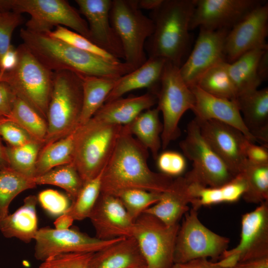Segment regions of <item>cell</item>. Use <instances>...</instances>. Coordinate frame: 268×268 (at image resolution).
I'll list each match as a JSON object with an SVG mask.
<instances>
[{
    "instance_id": "1",
    "label": "cell",
    "mask_w": 268,
    "mask_h": 268,
    "mask_svg": "<svg viewBox=\"0 0 268 268\" xmlns=\"http://www.w3.org/2000/svg\"><path fill=\"white\" fill-rule=\"evenodd\" d=\"M148 150L123 126L101 176V193L118 197L124 191L141 189L161 193L172 177L152 171L147 163Z\"/></svg>"
},
{
    "instance_id": "20",
    "label": "cell",
    "mask_w": 268,
    "mask_h": 268,
    "mask_svg": "<svg viewBox=\"0 0 268 268\" xmlns=\"http://www.w3.org/2000/svg\"><path fill=\"white\" fill-rule=\"evenodd\" d=\"M112 0H75L86 19L89 40L114 57L124 59L121 41L112 28L109 13Z\"/></svg>"
},
{
    "instance_id": "49",
    "label": "cell",
    "mask_w": 268,
    "mask_h": 268,
    "mask_svg": "<svg viewBox=\"0 0 268 268\" xmlns=\"http://www.w3.org/2000/svg\"><path fill=\"white\" fill-rule=\"evenodd\" d=\"M18 61L17 48L12 45L0 58V72L3 73L13 69Z\"/></svg>"
},
{
    "instance_id": "30",
    "label": "cell",
    "mask_w": 268,
    "mask_h": 268,
    "mask_svg": "<svg viewBox=\"0 0 268 268\" xmlns=\"http://www.w3.org/2000/svg\"><path fill=\"white\" fill-rule=\"evenodd\" d=\"M157 108L147 109L125 125L130 133L146 148L156 160L161 147V135L163 125Z\"/></svg>"
},
{
    "instance_id": "4",
    "label": "cell",
    "mask_w": 268,
    "mask_h": 268,
    "mask_svg": "<svg viewBox=\"0 0 268 268\" xmlns=\"http://www.w3.org/2000/svg\"><path fill=\"white\" fill-rule=\"evenodd\" d=\"M82 104L80 74L67 70L54 71L47 114L48 130L43 146L65 137L80 126Z\"/></svg>"
},
{
    "instance_id": "3",
    "label": "cell",
    "mask_w": 268,
    "mask_h": 268,
    "mask_svg": "<svg viewBox=\"0 0 268 268\" xmlns=\"http://www.w3.org/2000/svg\"><path fill=\"white\" fill-rule=\"evenodd\" d=\"M194 7L195 0H162L152 10L154 32L145 45L148 57L162 58L181 66L189 44Z\"/></svg>"
},
{
    "instance_id": "32",
    "label": "cell",
    "mask_w": 268,
    "mask_h": 268,
    "mask_svg": "<svg viewBox=\"0 0 268 268\" xmlns=\"http://www.w3.org/2000/svg\"><path fill=\"white\" fill-rule=\"evenodd\" d=\"M79 127L65 137L42 147L36 162L35 177L56 167L73 163Z\"/></svg>"
},
{
    "instance_id": "28",
    "label": "cell",
    "mask_w": 268,
    "mask_h": 268,
    "mask_svg": "<svg viewBox=\"0 0 268 268\" xmlns=\"http://www.w3.org/2000/svg\"><path fill=\"white\" fill-rule=\"evenodd\" d=\"M246 189V180L241 172L229 182L218 187H204L191 183L190 190L195 199L191 207L199 210L203 206L236 202L243 197Z\"/></svg>"
},
{
    "instance_id": "46",
    "label": "cell",
    "mask_w": 268,
    "mask_h": 268,
    "mask_svg": "<svg viewBox=\"0 0 268 268\" xmlns=\"http://www.w3.org/2000/svg\"><path fill=\"white\" fill-rule=\"evenodd\" d=\"M0 137L8 145L17 146L36 140L12 120L0 116Z\"/></svg>"
},
{
    "instance_id": "47",
    "label": "cell",
    "mask_w": 268,
    "mask_h": 268,
    "mask_svg": "<svg viewBox=\"0 0 268 268\" xmlns=\"http://www.w3.org/2000/svg\"><path fill=\"white\" fill-rule=\"evenodd\" d=\"M16 95L9 86L0 82V116L11 120L12 105Z\"/></svg>"
},
{
    "instance_id": "10",
    "label": "cell",
    "mask_w": 268,
    "mask_h": 268,
    "mask_svg": "<svg viewBox=\"0 0 268 268\" xmlns=\"http://www.w3.org/2000/svg\"><path fill=\"white\" fill-rule=\"evenodd\" d=\"M179 146L184 156L193 163V169L185 175L192 183L216 187L236 176L204 139L195 118L188 124L186 135Z\"/></svg>"
},
{
    "instance_id": "52",
    "label": "cell",
    "mask_w": 268,
    "mask_h": 268,
    "mask_svg": "<svg viewBox=\"0 0 268 268\" xmlns=\"http://www.w3.org/2000/svg\"><path fill=\"white\" fill-rule=\"evenodd\" d=\"M258 74L262 80H266L268 75V50L262 55L258 64Z\"/></svg>"
},
{
    "instance_id": "27",
    "label": "cell",
    "mask_w": 268,
    "mask_h": 268,
    "mask_svg": "<svg viewBox=\"0 0 268 268\" xmlns=\"http://www.w3.org/2000/svg\"><path fill=\"white\" fill-rule=\"evenodd\" d=\"M37 197L29 195L13 213L0 220V231L6 238H16L25 243L34 240L38 230L36 213Z\"/></svg>"
},
{
    "instance_id": "54",
    "label": "cell",
    "mask_w": 268,
    "mask_h": 268,
    "mask_svg": "<svg viewBox=\"0 0 268 268\" xmlns=\"http://www.w3.org/2000/svg\"><path fill=\"white\" fill-rule=\"evenodd\" d=\"M162 0H138V7L145 9L153 10L161 3Z\"/></svg>"
},
{
    "instance_id": "40",
    "label": "cell",
    "mask_w": 268,
    "mask_h": 268,
    "mask_svg": "<svg viewBox=\"0 0 268 268\" xmlns=\"http://www.w3.org/2000/svg\"><path fill=\"white\" fill-rule=\"evenodd\" d=\"M160 195L161 193L134 189L124 191L117 197L134 221L146 209L159 200Z\"/></svg>"
},
{
    "instance_id": "35",
    "label": "cell",
    "mask_w": 268,
    "mask_h": 268,
    "mask_svg": "<svg viewBox=\"0 0 268 268\" xmlns=\"http://www.w3.org/2000/svg\"><path fill=\"white\" fill-rule=\"evenodd\" d=\"M34 178L23 175L10 167L0 169V220L8 214L12 201L21 192L35 188Z\"/></svg>"
},
{
    "instance_id": "33",
    "label": "cell",
    "mask_w": 268,
    "mask_h": 268,
    "mask_svg": "<svg viewBox=\"0 0 268 268\" xmlns=\"http://www.w3.org/2000/svg\"><path fill=\"white\" fill-rule=\"evenodd\" d=\"M227 63L223 61L210 67L201 76L196 85L212 96L235 100L237 94L228 71Z\"/></svg>"
},
{
    "instance_id": "11",
    "label": "cell",
    "mask_w": 268,
    "mask_h": 268,
    "mask_svg": "<svg viewBox=\"0 0 268 268\" xmlns=\"http://www.w3.org/2000/svg\"><path fill=\"white\" fill-rule=\"evenodd\" d=\"M198 211L191 207L184 215L176 238L174 263L208 258L217 262L227 250L229 239L203 225L199 218Z\"/></svg>"
},
{
    "instance_id": "56",
    "label": "cell",
    "mask_w": 268,
    "mask_h": 268,
    "mask_svg": "<svg viewBox=\"0 0 268 268\" xmlns=\"http://www.w3.org/2000/svg\"><path fill=\"white\" fill-rule=\"evenodd\" d=\"M147 268V267H146V266L145 265V266H143L136 267V268Z\"/></svg>"
},
{
    "instance_id": "5",
    "label": "cell",
    "mask_w": 268,
    "mask_h": 268,
    "mask_svg": "<svg viewBox=\"0 0 268 268\" xmlns=\"http://www.w3.org/2000/svg\"><path fill=\"white\" fill-rule=\"evenodd\" d=\"M17 50L18 63L12 70L1 73V82L7 83L16 96L47 121L54 72L42 64L23 44Z\"/></svg>"
},
{
    "instance_id": "50",
    "label": "cell",
    "mask_w": 268,
    "mask_h": 268,
    "mask_svg": "<svg viewBox=\"0 0 268 268\" xmlns=\"http://www.w3.org/2000/svg\"><path fill=\"white\" fill-rule=\"evenodd\" d=\"M170 268H222L217 262L199 258L184 263H175Z\"/></svg>"
},
{
    "instance_id": "14",
    "label": "cell",
    "mask_w": 268,
    "mask_h": 268,
    "mask_svg": "<svg viewBox=\"0 0 268 268\" xmlns=\"http://www.w3.org/2000/svg\"><path fill=\"white\" fill-rule=\"evenodd\" d=\"M122 238L104 240L74 229L43 227L38 229L34 238V257L43 262L61 254L95 253Z\"/></svg>"
},
{
    "instance_id": "51",
    "label": "cell",
    "mask_w": 268,
    "mask_h": 268,
    "mask_svg": "<svg viewBox=\"0 0 268 268\" xmlns=\"http://www.w3.org/2000/svg\"><path fill=\"white\" fill-rule=\"evenodd\" d=\"M229 268H268V256L238 263Z\"/></svg>"
},
{
    "instance_id": "34",
    "label": "cell",
    "mask_w": 268,
    "mask_h": 268,
    "mask_svg": "<svg viewBox=\"0 0 268 268\" xmlns=\"http://www.w3.org/2000/svg\"><path fill=\"white\" fill-rule=\"evenodd\" d=\"M36 185H52L65 190L71 203L81 189L84 182L73 163L56 167L34 178Z\"/></svg>"
},
{
    "instance_id": "53",
    "label": "cell",
    "mask_w": 268,
    "mask_h": 268,
    "mask_svg": "<svg viewBox=\"0 0 268 268\" xmlns=\"http://www.w3.org/2000/svg\"><path fill=\"white\" fill-rule=\"evenodd\" d=\"M73 219L67 214H64L58 217L54 222L55 228L67 229L72 225Z\"/></svg>"
},
{
    "instance_id": "13",
    "label": "cell",
    "mask_w": 268,
    "mask_h": 268,
    "mask_svg": "<svg viewBox=\"0 0 268 268\" xmlns=\"http://www.w3.org/2000/svg\"><path fill=\"white\" fill-rule=\"evenodd\" d=\"M268 256V201L242 216L240 240L217 261L222 268Z\"/></svg>"
},
{
    "instance_id": "18",
    "label": "cell",
    "mask_w": 268,
    "mask_h": 268,
    "mask_svg": "<svg viewBox=\"0 0 268 268\" xmlns=\"http://www.w3.org/2000/svg\"><path fill=\"white\" fill-rule=\"evenodd\" d=\"M195 119L214 152L235 175L241 173L247 162L245 149L249 140L239 130L222 122Z\"/></svg>"
},
{
    "instance_id": "8",
    "label": "cell",
    "mask_w": 268,
    "mask_h": 268,
    "mask_svg": "<svg viewBox=\"0 0 268 268\" xmlns=\"http://www.w3.org/2000/svg\"><path fill=\"white\" fill-rule=\"evenodd\" d=\"M28 13L25 28L36 33H49L62 26L89 39L86 21L65 0H0V11Z\"/></svg>"
},
{
    "instance_id": "39",
    "label": "cell",
    "mask_w": 268,
    "mask_h": 268,
    "mask_svg": "<svg viewBox=\"0 0 268 268\" xmlns=\"http://www.w3.org/2000/svg\"><path fill=\"white\" fill-rule=\"evenodd\" d=\"M102 173L84 183L75 200L65 213L73 220L89 217L101 194Z\"/></svg>"
},
{
    "instance_id": "41",
    "label": "cell",
    "mask_w": 268,
    "mask_h": 268,
    "mask_svg": "<svg viewBox=\"0 0 268 268\" xmlns=\"http://www.w3.org/2000/svg\"><path fill=\"white\" fill-rule=\"evenodd\" d=\"M48 33L53 37L110 62L119 63L121 61L98 47L88 39L67 27L58 26Z\"/></svg>"
},
{
    "instance_id": "16",
    "label": "cell",
    "mask_w": 268,
    "mask_h": 268,
    "mask_svg": "<svg viewBox=\"0 0 268 268\" xmlns=\"http://www.w3.org/2000/svg\"><path fill=\"white\" fill-rule=\"evenodd\" d=\"M263 2L259 0H195L190 30L197 27L230 30Z\"/></svg>"
},
{
    "instance_id": "6",
    "label": "cell",
    "mask_w": 268,
    "mask_h": 268,
    "mask_svg": "<svg viewBox=\"0 0 268 268\" xmlns=\"http://www.w3.org/2000/svg\"><path fill=\"white\" fill-rule=\"evenodd\" d=\"M109 17L122 46L124 62L137 68L147 59L145 45L154 32L153 21L143 14L137 0H112Z\"/></svg>"
},
{
    "instance_id": "26",
    "label": "cell",
    "mask_w": 268,
    "mask_h": 268,
    "mask_svg": "<svg viewBox=\"0 0 268 268\" xmlns=\"http://www.w3.org/2000/svg\"><path fill=\"white\" fill-rule=\"evenodd\" d=\"M145 265L136 241L130 237L94 253L89 268H134Z\"/></svg>"
},
{
    "instance_id": "2",
    "label": "cell",
    "mask_w": 268,
    "mask_h": 268,
    "mask_svg": "<svg viewBox=\"0 0 268 268\" xmlns=\"http://www.w3.org/2000/svg\"><path fill=\"white\" fill-rule=\"evenodd\" d=\"M24 45L45 67L54 72L67 70L78 74L118 78L133 70L124 62L113 63L51 36L23 28Z\"/></svg>"
},
{
    "instance_id": "48",
    "label": "cell",
    "mask_w": 268,
    "mask_h": 268,
    "mask_svg": "<svg viewBox=\"0 0 268 268\" xmlns=\"http://www.w3.org/2000/svg\"><path fill=\"white\" fill-rule=\"evenodd\" d=\"M245 153L247 160L255 164H268V145H258L250 140L246 142Z\"/></svg>"
},
{
    "instance_id": "42",
    "label": "cell",
    "mask_w": 268,
    "mask_h": 268,
    "mask_svg": "<svg viewBox=\"0 0 268 268\" xmlns=\"http://www.w3.org/2000/svg\"><path fill=\"white\" fill-rule=\"evenodd\" d=\"M37 197L42 208L53 216L58 217L65 214L71 204L67 195L53 189L42 191Z\"/></svg>"
},
{
    "instance_id": "7",
    "label": "cell",
    "mask_w": 268,
    "mask_h": 268,
    "mask_svg": "<svg viewBox=\"0 0 268 268\" xmlns=\"http://www.w3.org/2000/svg\"><path fill=\"white\" fill-rule=\"evenodd\" d=\"M123 126L105 124L91 118L79 126L73 163L83 182L103 170L114 149Z\"/></svg>"
},
{
    "instance_id": "29",
    "label": "cell",
    "mask_w": 268,
    "mask_h": 268,
    "mask_svg": "<svg viewBox=\"0 0 268 268\" xmlns=\"http://www.w3.org/2000/svg\"><path fill=\"white\" fill-rule=\"evenodd\" d=\"M268 49H256L246 52L231 63L227 69L237 96L256 90L263 82L258 71L260 58Z\"/></svg>"
},
{
    "instance_id": "38",
    "label": "cell",
    "mask_w": 268,
    "mask_h": 268,
    "mask_svg": "<svg viewBox=\"0 0 268 268\" xmlns=\"http://www.w3.org/2000/svg\"><path fill=\"white\" fill-rule=\"evenodd\" d=\"M241 173L246 182L244 200L256 204L268 201V164H255L247 160Z\"/></svg>"
},
{
    "instance_id": "57",
    "label": "cell",
    "mask_w": 268,
    "mask_h": 268,
    "mask_svg": "<svg viewBox=\"0 0 268 268\" xmlns=\"http://www.w3.org/2000/svg\"><path fill=\"white\" fill-rule=\"evenodd\" d=\"M1 81V73L0 72V82Z\"/></svg>"
},
{
    "instance_id": "15",
    "label": "cell",
    "mask_w": 268,
    "mask_h": 268,
    "mask_svg": "<svg viewBox=\"0 0 268 268\" xmlns=\"http://www.w3.org/2000/svg\"><path fill=\"white\" fill-rule=\"evenodd\" d=\"M268 3L264 2L252 10L228 32L225 41L226 61L231 63L246 52L268 49Z\"/></svg>"
},
{
    "instance_id": "22",
    "label": "cell",
    "mask_w": 268,
    "mask_h": 268,
    "mask_svg": "<svg viewBox=\"0 0 268 268\" xmlns=\"http://www.w3.org/2000/svg\"><path fill=\"white\" fill-rule=\"evenodd\" d=\"M191 184L185 175L178 177L161 193L159 200L143 213L155 216L167 226L178 224L195 200L191 192Z\"/></svg>"
},
{
    "instance_id": "25",
    "label": "cell",
    "mask_w": 268,
    "mask_h": 268,
    "mask_svg": "<svg viewBox=\"0 0 268 268\" xmlns=\"http://www.w3.org/2000/svg\"><path fill=\"white\" fill-rule=\"evenodd\" d=\"M166 62V60L162 58L148 57L141 66L117 79L105 103L140 88H147L156 93Z\"/></svg>"
},
{
    "instance_id": "12",
    "label": "cell",
    "mask_w": 268,
    "mask_h": 268,
    "mask_svg": "<svg viewBox=\"0 0 268 268\" xmlns=\"http://www.w3.org/2000/svg\"><path fill=\"white\" fill-rule=\"evenodd\" d=\"M180 225L167 226L155 216L142 213L134 221L133 232L147 268H170Z\"/></svg>"
},
{
    "instance_id": "45",
    "label": "cell",
    "mask_w": 268,
    "mask_h": 268,
    "mask_svg": "<svg viewBox=\"0 0 268 268\" xmlns=\"http://www.w3.org/2000/svg\"><path fill=\"white\" fill-rule=\"evenodd\" d=\"M156 160L160 173L170 177L181 176L186 168L184 156L176 151H164L159 154Z\"/></svg>"
},
{
    "instance_id": "24",
    "label": "cell",
    "mask_w": 268,
    "mask_h": 268,
    "mask_svg": "<svg viewBox=\"0 0 268 268\" xmlns=\"http://www.w3.org/2000/svg\"><path fill=\"white\" fill-rule=\"evenodd\" d=\"M157 101L156 93L152 91L140 96L121 97L105 103L92 118L105 124L125 126L150 109Z\"/></svg>"
},
{
    "instance_id": "36",
    "label": "cell",
    "mask_w": 268,
    "mask_h": 268,
    "mask_svg": "<svg viewBox=\"0 0 268 268\" xmlns=\"http://www.w3.org/2000/svg\"><path fill=\"white\" fill-rule=\"evenodd\" d=\"M11 115V120L21 126L35 140L44 144L48 130L47 121L36 110L16 96Z\"/></svg>"
},
{
    "instance_id": "43",
    "label": "cell",
    "mask_w": 268,
    "mask_h": 268,
    "mask_svg": "<svg viewBox=\"0 0 268 268\" xmlns=\"http://www.w3.org/2000/svg\"><path fill=\"white\" fill-rule=\"evenodd\" d=\"M94 253L61 254L43 261L39 268H89Z\"/></svg>"
},
{
    "instance_id": "37",
    "label": "cell",
    "mask_w": 268,
    "mask_h": 268,
    "mask_svg": "<svg viewBox=\"0 0 268 268\" xmlns=\"http://www.w3.org/2000/svg\"><path fill=\"white\" fill-rule=\"evenodd\" d=\"M43 146L42 142L33 140L17 146H5L9 167L23 175L34 178L37 160Z\"/></svg>"
},
{
    "instance_id": "21",
    "label": "cell",
    "mask_w": 268,
    "mask_h": 268,
    "mask_svg": "<svg viewBox=\"0 0 268 268\" xmlns=\"http://www.w3.org/2000/svg\"><path fill=\"white\" fill-rule=\"evenodd\" d=\"M190 89L195 97V104L192 111L196 119L222 122L239 130L252 142L257 141L245 126L235 100L212 96L197 85Z\"/></svg>"
},
{
    "instance_id": "31",
    "label": "cell",
    "mask_w": 268,
    "mask_h": 268,
    "mask_svg": "<svg viewBox=\"0 0 268 268\" xmlns=\"http://www.w3.org/2000/svg\"><path fill=\"white\" fill-rule=\"evenodd\" d=\"M82 84V104L79 125L89 121L103 105L117 79L80 75Z\"/></svg>"
},
{
    "instance_id": "17",
    "label": "cell",
    "mask_w": 268,
    "mask_h": 268,
    "mask_svg": "<svg viewBox=\"0 0 268 268\" xmlns=\"http://www.w3.org/2000/svg\"><path fill=\"white\" fill-rule=\"evenodd\" d=\"M229 30L200 27L194 48L179 68L182 78L190 88L196 85L201 76L210 67L226 61L224 45Z\"/></svg>"
},
{
    "instance_id": "23",
    "label": "cell",
    "mask_w": 268,
    "mask_h": 268,
    "mask_svg": "<svg viewBox=\"0 0 268 268\" xmlns=\"http://www.w3.org/2000/svg\"><path fill=\"white\" fill-rule=\"evenodd\" d=\"M243 120L251 134L268 145V88L240 94L235 100Z\"/></svg>"
},
{
    "instance_id": "55",
    "label": "cell",
    "mask_w": 268,
    "mask_h": 268,
    "mask_svg": "<svg viewBox=\"0 0 268 268\" xmlns=\"http://www.w3.org/2000/svg\"><path fill=\"white\" fill-rule=\"evenodd\" d=\"M8 167L5 153V146L3 145L0 138V169Z\"/></svg>"
},
{
    "instance_id": "44",
    "label": "cell",
    "mask_w": 268,
    "mask_h": 268,
    "mask_svg": "<svg viewBox=\"0 0 268 268\" xmlns=\"http://www.w3.org/2000/svg\"><path fill=\"white\" fill-rule=\"evenodd\" d=\"M23 22L22 14L11 11H0V58L11 45L14 30Z\"/></svg>"
},
{
    "instance_id": "19",
    "label": "cell",
    "mask_w": 268,
    "mask_h": 268,
    "mask_svg": "<svg viewBox=\"0 0 268 268\" xmlns=\"http://www.w3.org/2000/svg\"><path fill=\"white\" fill-rule=\"evenodd\" d=\"M88 218L99 239L132 237L134 221L117 197L101 193Z\"/></svg>"
},
{
    "instance_id": "9",
    "label": "cell",
    "mask_w": 268,
    "mask_h": 268,
    "mask_svg": "<svg viewBox=\"0 0 268 268\" xmlns=\"http://www.w3.org/2000/svg\"><path fill=\"white\" fill-rule=\"evenodd\" d=\"M179 67L166 60L159 88L156 93L157 109L163 115L161 147L165 150L180 135L179 121L188 110H192L195 97L180 73Z\"/></svg>"
}]
</instances>
